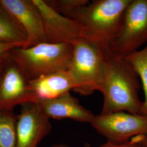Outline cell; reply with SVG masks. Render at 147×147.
<instances>
[{
	"label": "cell",
	"instance_id": "6da1fadb",
	"mask_svg": "<svg viewBox=\"0 0 147 147\" xmlns=\"http://www.w3.org/2000/svg\"><path fill=\"white\" fill-rule=\"evenodd\" d=\"M140 89L138 76L130 63L125 57L107 51L98 90L104 98L100 114L126 112L142 115Z\"/></svg>",
	"mask_w": 147,
	"mask_h": 147
},
{
	"label": "cell",
	"instance_id": "7a4b0ae2",
	"mask_svg": "<svg viewBox=\"0 0 147 147\" xmlns=\"http://www.w3.org/2000/svg\"><path fill=\"white\" fill-rule=\"evenodd\" d=\"M131 0H95L74 11L67 17L78 21L85 39L109 51L120 31L126 8Z\"/></svg>",
	"mask_w": 147,
	"mask_h": 147
},
{
	"label": "cell",
	"instance_id": "3957f363",
	"mask_svg": "<svg viewBox=\"0 0 147 147\" xmlns=\"http://www.w3.org/2000/svg\"><path fill=\"white\" fill-rule=\"evenodd\" d=\"M73 50V45L70 44L44 42L26 48H14L8 56L31 80L44 75L68 70Z\"/></svg>",
	"mask_w": 147,
	"mask_h": 147
},
{
	"label": "cell",
	"instance_id": "277c9868",
	"mask_svg": "<svg viewBox=\"0 0 147 147\" xmlns=\"http://www.w3.org/2000/svg\"><path fill=\"white\" fill-rule=\"evenodd\" d=\"M73 50L68 70L76 84L74 91L89 95L98 90L106 52L98 43L84 38L72 44Z\"/></svg>",
	"mask_w": 147,
	"mask_h": 147
},
{
	"label": "cell",
	"instance_id": "5b68a950",
	"mask_svg": "<svg viewBox=\"0 0 147 147\" xmlns=\"http://www.w3.org/2000/svg\"><path fill=\"white\" fill-rule=\"evenodd\" d=\"M147 42V0H131L126 8L120 31L109 51L125 57Z\"/></svg>",
	"mask_w": 147,
	"mask_h": 147
},
{
	"label": "cell",
	"instance_id": "8992f818",
	"mask_svg": "<svg viewBox=\"0 0 147 147\" xmlns=\"http://www.w3.org/2000/svg\"><path fill=\"white\" fill-rule=\"evenodd\" d=\"M90 124L107 141H127L139 135H147V117L126 112L95 115Z\"/></svg>",
	"mask_w": 147,
	"mask_h": 147
},
{
	"label": "cell",
	"instance_id": "52a82bcc",
	"mask_svg": "<svg viewBox=\"0 0 147 147\" xmlns=\"http://www.w3.org/2000/svg\"><path fill=\"white\" fill-rule=\"evenodd\" d=\"M50 119L37 102L21 105L17 115L16 147H38L51 131Z\"/></svg>",
	"mask_w": 147,
	"mask_h": 147
},
{
	"label": "cell",
	"instance_id": "ba28073f",
	"mask_svg": "<svg viewBox=\"0 0 147 147\" xmlns=\"http://www.w3.org/2000/svg\"><path fill=\"white\" fill-rule=\"evenodd\" d=\"M29 81L21 69L8 56L0 75V109L13 110L16 106L34 102Z\"/></svg>",
	"mask_w": 147,
	"mask_h": 147
},
{
	"label": "cell",
	"instance_id": "9c48e42d",
	"mask_svg": "<svg viewBox=\"0 0 147 147\" xmlns=\"http://www.w3.org/2000/svg\"><path fill=\"white\" fill-rule=\"evenodd\" d=\"M42 16L47 42L72 44L84 37L82 28L79 22L59 14L45 1L33 0Z\"/></svg>",
	"mask_w": 147,
	"mask_h": 147
},
{
	"label": "cell",
	"instance_id": "30bf717a",
	"mask_svg": "<svg viewBox=\"0 0 147 147\" xmlns=\"http://www.w3.org/2000/svg\"><path fill=\"white\" fill-rule=\"evenodd\" d=\"M26 34V47L47 42L42 16L33 0H0Z\"/></svg>",
	"mask_w": 147,
	"mask_h": 147
},
{
	"label": "cell",
	"instance_id": "8fae6325",
	"mask_svg": "<svg viewBox=\"0 0 147 147\" xmlns=\"http://www.w3.org/2000/svg\"><path fill=\"white\" fill-rule=\"evenodd\" d=\"M36 102L50 119L67 118L90 124L95 116L70 92L53 99L39 100Z\"/></svg>",
	"mask_w": 147,
	"mask_h": 147
},
{
	"label": "cell",
	"instance_id": "7c38bea8",
	"mask_svg": "<svg viewBox=\"0 0 147 147\" xmlns=\"http://www.w3.org/2000/svg\"><path fill=\"white\" fill-rule=\"evenodd\" d=\"M29 85L34 102L58 98L76 88L73 78L68 70L49 74L30 80Z\"/></svg>",
	"mask_w": 147,
	"mask_h": 147
},
{
	"label": "cell",
	"instance_id": "4fadbf2b",
	"mask_svg": "<svg viewBox=\"0 0 147 147\" xmlns=\"http://www.w3.org/2000/svg\"><path fill=\"white\" fill-rule=\"evenodd\" d=\"M26 34L20 25L0 3V42L26 46Z\"/></svg>",
	"mask_w": 147,
	"mask_h": 147
},
{
	"label": "cell",
	"instance_id": "5bb4252c",
	"mask_svg": "<svg viewBox=\"0 0 147 147\" xmlns=\"http://www.w3.org/2000/svg\"><path fill=\"white\" fill-rule=\"evenodd\" d=\"M17 115L13 110L0 109V147H16Z\"/></svg>",
	"mask_w": 147,
	"mask_h": 147
},
{
	"label": "cell",
	"instance_id": "9a60e30c",
	"mask_svg": "<svg viewBox=\"0 0 147 147\" xmlns=\"http://www.w3.org/2000/svg\"><path fill=\"white\" fill-rule=\"evenodd\" d=\"M141 80L144 92L142 115L147 117V42L145 47L125 57Z\"/></svg>",
	"mask_w": 147,
	"mask_h": 147
},
{
	"label": "cell",
	"instance_id": "2e32d148",
	"mask_svg": "<svg viewBox=\"0 0 147 147\" xmlns=\"http://www.w3.org/2000/svg\"><path fill=\"white\" fill-rule=\"evenodd\" d=\"M45 1L54 10L67 17L76 9L89 2V1L87 0H49Z\"/></svg>",
	"mask_w": 147,
	"mask_h": 147
},
{
	"label": "cell",
	"instance_id": "e0dca14e",
	"mask_svg": "<svg viewBox=\"0 0 147 147\" xmlns=\"http://www.w3.org/2000/svg\"><path fill=\"white\" fill-rule=\"evenodd\" d=\"M99 147H143L142 146L135 142L132 139L127 141L122 142H112L108 141L101 145Z\"/></svg>",
	"mask_w": 147,
	"mask_h": 147
},
{
	"label": "cell",
	"instance_id": "ac0fdd59",
	"mask_svg": "<svg viewBox=\"0 0 147 147\" xmlns=\"http://www.w3.org/2000/svg\"><path fill=\"white\" fill-rule=\"evenodd\" d=\"M18 47H24L22 44H8L0 42V61L6 58L11 50Z\"/></svg>",
	"mask_w": 147,
	"mask_h": 147
},
{
	"label": "cell",
	"instance_id": "d6986e66",
	"mask_svg": "<svg viewBox=\"0 0 147 147\" xmlns=\"http://www.w3.org/2000/svg\"><path fill=\"white\" fill-rule=\"evenodd\" d=\"M134 141L143 147H147V135L137 136L134 138Z\"/></svg>",
	"mask_w": 147,
	"mask_h": 147
},
{
	"label": "cell",
	"instance_id": "ffe728a7",
	"mask_svg": "<svg viewBox=\"0 0 147 147\" xmlns=\"http://www.w3.org/2000/svg\"><path fill=\"white\" fill-rule=\"evenodd\" d=\"M7 57L6 58H5V59L0 61V75H1V74L2 71L3 69L4 68V65H5V61H6V59L7 58Z\"/></svg>",
	"mask_w": 147,
	"mask_h": 147
},
{
	"label": "cell",
	"instance_id": "44dd1931",
	"mask_svg": "<svg viewBox=\"0 0 147 147\" xmlns=\"http://www.w3.org/2000/svg\"><path fill=\"white\" fill-rule=\"evenodd\" d=\"M51 147H69L68 146L63 144V143H59V144H56L53 145Z\"/></svg>",
	"mask_w": 147,
	"mask_h": 147
},
{
	"label": "cell",
	"instance_id": "7402d4cb",
	"mask_svg": "<svg viewBox=\"0 0 147 147\" xmlns=\"http://www.w3.org/2000/svg\"><path fill=\"white\" fill-rule=\"evenodd\" d=\"M84 147H91V146H90V145L89 144L87 143L84 144Z\"/></svg>",
	"mask_w": 147,
	"mask_h": 147
}]
</instances>
